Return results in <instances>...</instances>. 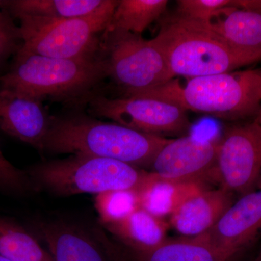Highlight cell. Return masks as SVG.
<instances>
[{"label": "cell", "mask_w": 261, "mask_h": 261, "mask_svg": "<svg viewBox=\"0 0 261 261\" xmlns=\"http://www.w3.org/2000/svg\"><path fill=\"white\" fill-rule=\"evenodd\" d=\"M150 42L162 53L173 76L189 80L229 73L261 61V49L234 47L205 24L177 14L163 20Z\"/></svg>", "instance_id": "obj_1"}, {"label": "cell", "mask_w": 261, "mask_h": 261, "mask_svg": "<svg viewBox=\"0 0 261 261\" xmlns=\"http://www.w3.org/2000/svg\"><path fill=\"white\" fill-rule=\"evenodd\" d=\"M171 140L118 124L82 117H53L44 152L82 154L149 167Z\"/></svg>", "instance_id": "obj_2"}, {"label": "cell", "mask_w": 261, "mask_h": 261, "mask_svg": "<svg viewBox=\"0 0 261 261\" xmlns=\"http://www.w3.org/2000/svg\"><path fill=\"white\" fill-rule=\"evenodd\" d=\"M130 97L162 99L186 111L224 121L255 118L261 106V68L196 77L185 85L173 79L161 87Z\"/></svg>", "instance_id": "obj_3"}, {"label": "cell", "mask_w": 261, "mask_h": 261, "mask_svg": "<svg viewBox=\"0 0 261 261\" xmlns=\"http://www.w3.org/2000/svg\"><path fill=\"white\" fill-rule=\"evenodd\" d=\"M102 57L63 59L18 49L9 71L0 75V89H11L43 100L46 97L73 99L86 97L106 77Z\"/></svg>", "instance_id": "obj_4"}, {"label": "cell", "mask_w": 261, "mask_h": 261, "mask_svg": "<svg viewBox=\"0 0 261 261\" xmlns=\"http://www.w3.org/2000/svg\"><path fill=\"white\" fill-rule=\"evenodd\" d=\"M34 190L57 196L136 190L149 172L115 160L73 154L68 159L38 163L25 171Z\"/></svg>", "instance_id": "obj_5"}, {"label": "cell", "mask_w": 261, "mask_h": 261, "mask_svg": "<svg viewBox=\"0 0 261 261\" xmlns=\"http://www.w3.org/2000/svg\"><path fill=\"white\" fill-rule=\"evenodd\" d=\"M118 1L105 0L97 10L73 18L22 15L18 28L25 53L63 59L93 58L101 49L99 35L109 27Z\"/></svg>", "instance_id": "obj_6"}, {"label": "cell", "mask_w": 261, "mask_h": 261, "mask_svg": "<svg viewBox=\"0 0 261 261\" xmlns=\"http://www.w3.org/2000/svg\"><path fill=\"white\" fill-rule=\"evenodd\" d=\"M101 49L111 76L125 97L144 93L173 80L162 53L150 40L124 32H105Z\"/></svg>", "instance_id": "obj_7"}, {"label": "cell", "mask_w": 261, "mask_h": 261, "mask_svg": "<svg viewBox=\"0 0 261 261\" xmlns=\"http://www.w3.org/2000/svg\"><path fill=\"white\" fill-rule=\"evenodd\" d=\"M215 178L233 195L261 189V123L228 127L218 145Z\"/></svg>", "instance_id": "obj_8"}, {"label": "cell", "mask_w": 261, "mask_h": 261, "mask_svg": "<svg viewBox=\"0 0 261 261\" xmlns=\"http://www.w3.org/2000/svg\"><path fill=\"white\" fill-rule=\"evenodd\" d=\"M92 113L130 129L157 136L181 135L191 127L187 111L172 102L147 97L89 99Z\"/></svg>", "instance_id": "obj_9"}, {"label": "cell", "mask_w": 261, "mask_h": 261, "mask_svg": "<svg viewBox=\"0 0 261 261\" xmlns=\"http://www.w3.org/2000/svg\"><path fill=\"white\" fill-rule=\"evenodd\" d=\"M38 235L54 261H120L121 252L102 233L68 220L41 221Z\"/></svg>", "instance_id": "obj_10"}, {"label": "cell", "mask_w": 261, "mask_h": 261, "mask_svg": "<svg viewBox=\"0 0 261 261\" xmlns=\"http://www.w3.org/2000/svg\"><path fill=\"white\" fill-rule=\"evenodd\" d=\"M219 142L184 136L163 146L151 163V173L176 183H202L215 177Z\"/></svg>", "instance_id": "obj_11"}, {"label": "cell", "mask_w": 261, "mask_h": 261, "mask_svg": "<svg viewBox=\"0 0 261 261\" xmlns=\"http://www.w3.org/2000/svg\"><path fill=\"white\" fill-rule=\"evenodd\" d=\"M261 236V189L240 196L211 229L196 237L233 259Z\"/></svg>", "instance_id": "obj_12"}, {"label": "cell", "mask_w": 261, "mask_h": 261, "mask_svg": "<svg viewBox=\"0 0 261 261\" xmlns=\"http://www.w3.org/2000/svg\"><path fill=\"white\" fill-rule=\"evenodd\" d=\"M53 119L41 99L0 89V129L7 135L44 152Z\"/></svg>", "instance_id": "obj_13"}, {"label": "cell", "mask_w": 261, "mask_h": 261, "mask_svg": "<svg viewBox=\"0 0 261 261\" xmlns=\"http://www.w3.org/2000/svg\"><path fill=\"white\" fill-rule=\"evenodd\" d=\"M233 202L234 195L222 187H201L175 209L170 224L181 234L196 238L211 229Z\"/></svg>", "instance_id": "obj_14"}, {"label": "cell", "mask_w": 261, "mask_h": 261, "mask_svg": "<svg viewBox=\"0 0 261 261\" xmlns=\"http://www.w3.org/2000/svg\"><path fill=\"white\" fill-rule=\"evenodd\" d=\"M104 226L116 235L130 251L151 250L167 240V224L162 218L142 207H139L125 219Z\"/></svg>", "instance_id": "obj_15"}, {"label": "cell", "mask_w": 261, "mask_h": 261, "mask_svg": "<svg viewBox=\"0 0 261 261\" xmlns=\"http://www.w3.org/2000/svg\"><path fill=\"white\" fill-rule=\"evenodd\" d=\"M207 27L234 47L245 49H261V13L228 7Z\"/></svg>", "instance_id": "obj_16"}, {"label": "cell", "mask_w": 261, "mask_h": 261, "mask_svg": "<svg viewBox=\"0 0 261 261\" xmlns=\"http://www.w3.org/2000/svg\"><path fill=\"white\" fill-rule=\"evenodd\" d=\"M202 183H176L161 179L149 172L145 181L137 190L142 208L163 218L174 211L189 195L200 189Z\"/></svg>", "instance_id": "obj_17"}, {"label": "cell", "mask_w": 261, "mask_h": 261, "mask_svg": "<svg viewBox=\"0 0 261 261\" xmlns=\"http://www.w3.org/2000/svg\"><path fill=\"white\" fill-rule=\"evenodd\" d=\"M133 261H231L208 244L192 238L166 242L146 251H130Z\"/></svg>", "instance_id": "obj_18"}, {"label": "cell", "mask_w": 261, "mask_h": 261, "mask_svg": "<svg viewBox=\"0 0 261 261\" xmlns=\"http://www.w3.org/2000/svg\"><path fill=\"white\" fill-rule=\"evenodd\" d=\"M105 0H13L2 2L17 18L22 15L64 19L91 14Z\"/></svg>", "instance_id": "obj_19"}, {"label": "cell", "mask_w": 261, "mask_h": 261, "mask_svg": "<svg viewBox=\"0 0 261 261\" xmlns=\"http://www.w3.org/2000/svg\"><path fill=\"white\" fill-rule=\"evenodd\" d=\"M167 0H120L106 32L141 35L166 11Z\"/></svg>", "instance_id": "obj_20"}, {"label": "cell", "mask_w": 261, "mask_h": 261, "mask_svg": "<svg viewBox=\"0 0 261 261\" xmlns=\"http://www.w3.org/2000/svg\"><path fill=\"white\" fill-rule=\"evenodd\" d=\"M0 255L12 261H54L23 226L0 216Z\"/></svg>", "instance_id": "obj_21"}, {"label": "cell", "mask_w": 261, "mask_h": 261, "mask_svg": "<svg viewBox=\"0 0 261 261\" xmlns=\"http://www.w3.org/2000/svg\"><path fill=\"white\" fill-rule=\"evenodd\" d=\"M95 207L101 222L106 226L125 219L141 207L136 190H117L96 196Z\"/></svg>", "instance_id": "obj_22"}, {"label": "cell", "mask_w": 261, "mask_h": 261, "mask_svg": "<svg viewBox=\"0 0 261 261\" xmlns=\"http://www.w3.org/2000/svg\"><path fill=\"white\" fill-rule=\"evenodd\" d=\"M231 6L234 7L231 0H178L176 14L195 21L209 23Z\"/></svg>", "instance_id": "obj_23"}, {"label": "cell", "mask_w": 261, "mask_h": 261, "mask_svg": "<svg viewBox=\"0 0 261 261\" xmlns=\"http://www.w3.org/2000/svg\"><path fill=\"white\" fill-rule=\"evenodd\" d=\"M34 190V187L25 171L13 166L5 157L0 147V190L12 194L22 195Z\"/></svg>", "instance_id": "obj_24"}, {"label": "cell", "mask_w": 261, "mask_h": 261, "mask_svg": "<svg viewBox=\"0 0 261 261\" xmlns=\"http://www.w3.org/2000/svg\"><path fill=\"white\" fill-rule=\"evenodd\" d=\"M20 39L18 28L8 19L0 18V64L13 53Z\"/></svg>", "instance_id": "obj_25"}, {"label": "cell", "mask_w": 261, "mask_h": 261, "mask_svg": "<svg viewBox=\"0 0 261 261\" xmlns=\"http://www.w3.org/2000/svg\"><path fill=\"white\" fill-rule=\"evenodd\" d=\"M233 6L243 9L254 10L261 13V0H237Z\"/></svg>", "instance_id": "obj_26"}, {"label": "cell", "mask_w": 261, "mask_h": 261, "mask_svg": "<svg viewBox=\"0 0 261 261\" xmlns=\"http://www.w3.org/2000/svg\"><path fill=\"white\" fill-rule=\"evenodd\" d=\"M255 261H261V250L260 252H259L258 255H257V257H256V259H255Z\"/></svg>", "instance_id": "obj_27"}, {"label": "cell", "mask_w": 261, "mask_h": 261, "mask_svg": "<svg viewBox=\"0 0 261 261\" xmlns=\"http://www.w3.org/2000/svg\"><path fill=\"white\" fill-rule=\"evenodd\" d=\"M0 261H12V260H8V259L5 258V257L2 256V255H0Z\"/></svg>", "instance_id": "obj_28"}, {"label": "cell", "mask_w": 261, "mask_h": 261, "mask_svg": "<svg viewBox=\"0 0 261 261\" xmlns=\"http://www.w3.org/2000/svg\"><path fill=\"white\" fill-rule=\"evenodd\" d=\"M260 117H261V106H260V111H259L258 114H257V116L256 117H255V118H260ZM255 118H254V119H255Z\"/></svg>", "instance_id": "obj_29"}, {"label": "cell", "mask_w": 261, "mask_h": 261, "mask_svg": "<svg viewBox=\"0 0 261 261\" xmlns=\"http://www.w3.org/2000/svg\"><path fill=\"white\" fill-rule=\"evenodd\" d=\"M255 121H256L257 122H258V123H261V117L260 118H255Z\"/></svg>", "instance_id": "obj_30"}, {"label": "cell", "mask_w": 261, "mask_h": 261, "mask_svg": "<svg viewBox=\"0 0 261 261\" xmlns=\"http://www.w3.org/2000/svg\"><path fill=\"white\" fill-rule=\"evenodd\" d=\"M1 17H2V15H0V18H1Z\"/></svg>", "instance_id": "obj_31"}]
</instances>
